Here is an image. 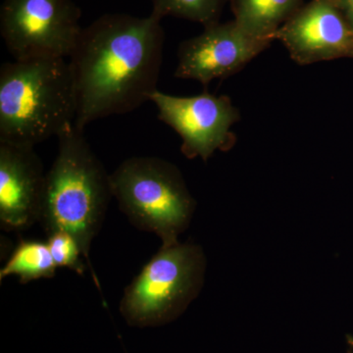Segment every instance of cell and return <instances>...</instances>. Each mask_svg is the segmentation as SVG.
I'll list each match as a JSON object with an SVG mask.
<instances>
[{
    "label": "cell",
    "instance_id": "obj_11",
    "mask_svg": "<svg viewBox=\"0 0 353 353\" xmlns=\"http://www.w3.org/2000/svg\"><path fill=\"white\" fill-rule=\"evenodd\" d=\"M303 0H230L234 21L257 38L275 41L276 32L301 6Z\"/></svg>",
    "mask_w": 353,
    "mask_h": 353
},
{
    "label": "cell",
    "instance_id": "obj_16",
    "mask_svg": "<svg viewBox=\"0 0 353 353\" xmlns=\"http://www.w3.org/2000/svg\"><path fill=\"white\" fill-rule=\"evenodd\" d=\"M347 343L353 347V336H347Z\"/></svg>",
    "mask_w": 353,
    "mask_h": 353
},
{
    "label": "cell",
    "instance_id": "obj_1",
    "mask_svg": "<svg viewBox=\"0 0 353 353\" xmlns=\"http://www.w3.org/2000/svg\"><path fill=\"white\" fill-rule=\"evenodd\" d=\"M155 14H104L83 29L69 65L76 99L75 127L136 110L157 92L164 31Z\"/></svg>",
    "mask_w": 353,
    "mask_h": 353
},
{
    "label": "cell",
    "instance_id": "obj_9",
    "mask_svg": "<svg viewBox=\"0 0 353 353\" xmlns=\"http://www.w3.org/2000/svg\"><path fill=\"white\" fill-rule=\"evenodd\" d=\"M297 64L353 58V30L334 0H311L276 32Z\"/></svg>",
    "mask_w": 353,
    "mask_h": 353
},
{
    "label": "cell",
    "instance_id": "obj_8",
    "mask_svg": "<svg viewBox=\"0 0 353 353\" xmlns=\"http://www.w3.org/2000/svg\"><path fill=\"white\" fill-rule=\"evenodd\" d=\"M272 41L252 36L234 20L215 23L204 27L199 36L180 44L175 76L196 80L206 87L216 79L241 71L268 48Z\"/></svg>",
    "mask_w": 353,
    "mask_h": 353
},
{
    "label": "cell",
    "instance_id": "obj_13",
    "mask_svg": "<svg viewBox=\"0 0 353 353\" xmlns=\"http://www.w3.org/2000/svg\"><path fill=\"white\" fill-rule=\"evenodd\" d=\"M152 13L199 23L208 27L219 22L223 8L230 0H152Z\"/></svg>",
    "mask_w": 353,
    "mask_h": 353
},
{
    "label": "cell",
    "instance_id": "obj_15",
    "mask_svg": "<svg viewBox=\"0 0 353 353\" xmlns=\"http://www.w3.org/2000/svg\"><path fill=\"white\" fill-rule=\"evenodd\" d=\"M353 30V0H334Z\"/></svg>",
    "mask_w": 353,
    "mask_h": 353
},
{
    "label": "cell",
    "instance_id": "obj_6",
    "mask_svg": "<svg viewBox=\"0 0 353 353\" xmlns=\"http://www.w3.org/2000/svg\"><path fill=\"white\" fill-rule=\"evenodd\" d=\"M81 16L72 0H3L0 32L15 60L66 59L83 31Z\"/></svg>",
    "mask_w": 353,
    "mask_h": 353
},
{
    "label": "cell",
    "instance_id": "obj_4",
    "mask_svg": "<svg viewBox=\"0 0 353 353\" xmlns=\"http://www.w3.org/2000/svg\"><path fill=\"white\" fill-rule=\"evenodd\" d=\"M118 205L137 229L157 234L162 245L178 241L196 201L178 167L154 157L128 158L110 174Z\"/></svg>",
    "mask_w": 353,
    "mask_h": 353
},
{
    "label": "cell",
    "instance_id": "obj_5",
    "mask_svg": "<svg viewBox=\"0 0 353 353\" xmlns=\"http://www.w3.org/2000/svg\"><path fill=\"white\" fill-rule=\"evenodd\" d=\"M204 272L201 246L179 241L161 245L125 289L121 315L130 326L139 328L173 321L201 292Z\"/></svg>",
    "mask_w": 353,
    "mask_h": 353
},
{
    "label": "cell",
    "instance_id": "obj_10",
    "mask_svg": "<svg viewBox=\"0 0 353 353\" xmlns=\"http://www.w3.org/2000/svg\"><path fill=\"white\" fill-rule=\"evenodd\" d=\"M46 173L32 146L0 143V226L21 232L41 221Z\"/></svg>",
    "mask_w": 353,
    "mask_h": 353
},
{
    "label": "cell",
    "instance_id": "obj_7",
    "mask_svg": "<svg viewBox=\"0 0 353 353\" xmlns=\"http://www.w3.org/2000/svg\"><path fill=\"white\" fill-rule=\"evenodd\" d=\"M160 121L182 139L183 154L208 161L217 150H229L234 137L232 127L240 112L227 95L203 92L194 97H175L157 90L150 97Z\"/></svg>",
    "mask_w": 353,
    "mask_h": 353
},
{
    "label": "cell",
    "instance_id": "obj_2",
    "mask_svg": "<svg viewBox=\"0 0 353 353\" xmlns=\"http://www.w3.org/2000/svg\"><path fill=\"white\" fill-rule=\"evenodd\" d=\"M57 139V158L46 176L39 222L48 236L65 232L76 239L92 280L101 290L90 252L113 196L110 174L88 145L83 131L73 126Z\"/></svg>",
    "mask_w": 353,
    "mask_h": 353
},
{
    "label": "cell",
    "instance_id": "obj_14",
    "mask_svg": "<svg viewBox=\"0 0 353 353\" xmlns=\"http://www.w3.org/2000/svg\"><path fill=\"white\" fill-rule=\"evenodd\" d=\"M46 243L57 268L70 269L83 276L85 259L80 245L73 236L65 232H57L48 236Z\"/></svg>",
    "mask_w": 353,
    "mask_h": 353
},
{
    "label": "cell",
    "instance_id": "obj_12",
    "mask_svg": "<svg viewBox=\"0 0 353 353\" xmlns=\"http://www.w3.org/2000/svg\"><path fill=\"white\" fill-rule=\"evenodd\" d=\"M57 269L48 243L21 240L0 270V281L16 276L21 284H28L39 279L54 277Z\"/></svg>",
    "mask_w": 353,
    "mask_h": 353
},
{
    "label": "cell",
    "instance_id": "obj_3",
    "mask_svg": "<svg viewBox=\"0 0 353 353\" xmlns=\"http://www.w3.org/2000/svg\"><path fill=\"white\" fill-rule=\"evenodd\" d=\"M76 99L65 58L15 60L0 68V143L32 146L75 126Z\"/></svg>",
    "mask_w": 353,
    "mask_h": 353
}]
</instances>
